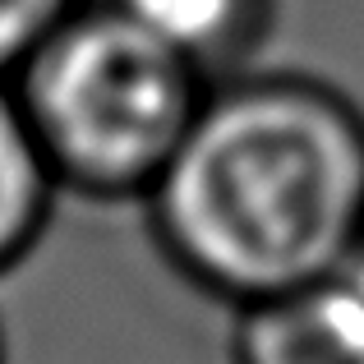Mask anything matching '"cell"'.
<instances>
[{
    "mask_svg": "<svg viewBox=\"0 0 364 364\" xmlns=\"http://www.w3.org/2000/svg\"><path fill=\"white\" fill-rule=\"evenodd\" d=\"M143 213L171 272L231 309L309 291L364 235L360 102L309 74L217 79Z\"/></svg>",
    "mask_w": 364,
    "mask_h": 364,
    "instance_id": "6da1fadb",
    "label": "cell"
},
{
    "mask_svg": "<svg viewBox=\"0 0 364 364\" xmlns=\"http://www.w3.org/2000/svg\"><path fill=\"white\" fill-rule=\"evenodd\" d=\"M9 88L60 194L143 203L213 83L111 0H83Z\"/></svg>",
    "mask_w": 364,
    "mask_h": 364,
    "instance_id": "7a4b0ae2",
    "label": "cell"
},
{
    "mask_svg": "<svg viewBox=\"0 0 364 364\" xmlns=\"http://www.w3.org/2000/svg\"><path fill=\"white\" fill-rule=\"evenodd\" d=\"M208 83L254 65L277 23V0H111Z\"/></svg>",
    "mask_w": 364,
    "mask_h": 364,
    "instance_id": "3957f363",
    "label": "cell"
},
{
    "mask_svg": "<svg viewBox=\"0 0 364 364\" xmlns=\"http://www.w3.org/2000/svg\"><path fill=\"white\" fill-rule=\"evenodd\" d=\"M55 198L60 185L18 111L14 88L0 83V277L37 249L51 226Z\"/></svg>",
    "mask_w": 364,
    "mask_h": 364,
    "instance_id": "277c9868",
    "label": "cell"
},
{
    "mask_svg": "<svg viewBox=\"0 0 364 364\" xmlns=\"http://www.w3.org/2000/svg\"><path fill=\"white\" fill-rule=\"evenodd\" d=\"M231 364H360L328 323L318 295L295 291L235 309Z\"/></svg>",
    "mask_w": 364,
    "mask_h": 364,
    "instance_id": "5b68a950",
    "label": "cell"
},
{
    "mask_svg": "<svg viewBox=\"0 0 364 364\" xmlns=\"http://www.w3.org/2000/svg\"><path fill=\"white\" fill-rule=\"evenodd\" d=\"M79 5L83 0H0V83L14 79Z\"/></svg>",
    "mask_w": 364,
    "mask_h": 364,
    "instance_id": "8992f818",
    "label": "cell"
},
{
    "mask_svg": "<svg viewBox=\"0 0 364 364\" xmlns=\"http://www.w3.org/2000/svg\"><path fill=\"white\" fill-rule=\"evenodd\" d=\"M328 323L337 328V337L346 341V350L364 364V235L355 240L346 258L314 286Z\"/></svg>",
    "mask_w": 364,
    "mask_h": 364,
    "instance_id": "52a82bcc",
    "label": "cell"
},
{
    "mask_svg": "<svg viewBox=\"0 0 364 364\" xmlns=\"http://www.w3.org/2000/svg\"><path fill=\"white\" fill-rule=\"evenodd\" d=\"M0 364H5V341H0Z\"/></svg>",
    "mask_w": 364,
    "mask_h": 364,
    "instance_id": "ba28073f",
    "label": "cell"
}]
</instances>
